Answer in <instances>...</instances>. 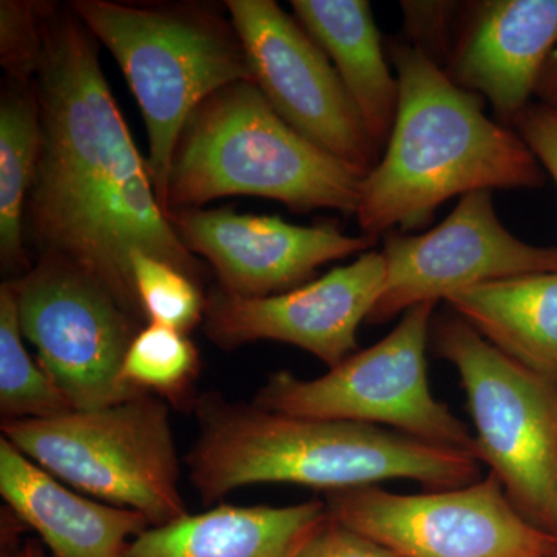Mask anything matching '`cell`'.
<instances>
[{"label": "cell", "mask_w": 557, "mask_h": 557, "mask_svg": "<svg viewBox=\"0 0 557 557\" xmlns=\"http://www.w3.org/2000/svg\"><path fill=\"white\" fill-rule=\"evenodd\" d=\"M35 87L40 149L25 203V245L36 259H61L86 271L148 324L132 271L135 251L201 285L209 271L166 219L148 160L102 73L100 42L70 3L47 2Z\"/></svg>", "instance_id": "6da1fadb"}, {"label": "cell", "mask_w": 557, "mask_h": 557, "mask_svg": "<svg viewBox=\"0 0 557 557\" xmlns=\"http://www.w3.org/2000/svg\"><path fill=\"white\" fill-rule=\"evenodd\" d=\"M199 435L186 454L189 482L207 505L259 483L333 491L413 480L429 491L480 480V461L373 424L270 412L215 392L193 406Z\"/></svg>", "instance_id": "7a4b0ae2"}, {"label": "cell", "mask_w": 557, "mask_h": 557, "mask_svg": "<svg viewBox=\"0 0 557 557\" xmlns=\"http://www.w3.org/2000/svg\"><path fill=\"white\" fill-rule=\"evenodd\" d=\"M397 70V120L380 163L362 182V236L421 230L440 205L478 190L537 189L545 172L522 137L487 119L483 98L458 87L412 42L388 44Z\"/></svg>", "instance_id": "3957f363"}, {"label": "cell", "mask_w": 557, "mask_h": 557, "mask_svg": "<svg viewBox=\"0 0 557 557\" xmlns=\"http://www.w3.org/2000/svg\"><path fill=\"white\" fill-rule=\"evenodd\" d=\"M364 177L293 131L252 81H239L212 94L186 121L161 208L166 214L251 196L293 212L355 214Z\"/></svg>", "instance_id": "277c9868"}, {"label": "cell", "mask_w": 557, "mask_h": 557, "mask_svg": "<svg viewBox=\"0 0 557 557\" xmlns=\"http://www.w3.org/2000/svg\"><path fill=\"white\" fill-rule=\"evenodd\" d=\"M70 7L119 62L138 102L161 205L175 145L194 110L223 87L252 81L239 33L215 3L73 0Z\"/></svg>", "instance_id": "5b68a950"}, {"label": "cell", "mask_w": 557, "mask_h": 557, "mask_svg": "<svg viewBox=\"0 0 557 557\" xmlns=\"http://www.w3.org/2000/svg\"><path fill=\"white\" fill-rule=\"evenodd\" d=\"M171 406L149 394L94 410L2 421L3 438L72 490L134 509L150 527L188 516Z\"/></svg>", "instance_id": "8992f818"}, {"label": "cell", "mask_w": 557, "mask_h": 557, "mask_svg": "<svg viewBox=\"0 0 557 557\" xmlns=\"http://www.w3.org/2000/svg\"><path fill=\"white\" fill-rule=\"evenodd\" d=\"M434 347L460 375L475 458L516 509L557 534V386L502 354L457 313L434 322Z\"/></svg>", "instance_id": "52a82bcc"}, {"label": "cell", "mask_w": 557, "mask_h": 557, "mask_svg": "<svg viewBox=\"0 0 557 557\" xmlns=\"http://www.w3.org/2000/svg\"><path fill=\"white\" fill-rule=\"evenodd\" d=\"M435 306L420 304L406 311L386 338L318 379L278 370L252 405L285 416L387 428L475 457L474 435L429 386L426 348Z\"/></svg>", "instance_id": "ba28073f"}, {"label": "cell", "mask_w": 557, "mask_h": 557, "mask_svg": "<svg viewBox=\"0 0 557 557\" xmlns=\"http://www.w3.org/2000/svg\"><path fill=\"white\" fill-rule=\"evenodd\" d=\"M10 282L22 335L73 410L108 408L141 394L124 383L121 369L146 324L100 281L65 260L39 258Z\"/></svg>", "instance_id": "9c48e42d"}, {"label": "cell", "mask_w": 557, "mask_h": 557, "mask_svg": "<svg viewBox=\"0 0 557 557\" xmlns=\"http://www.w3.org/2000/svg\"><path fill=\"white\" fill-rule=\"evenodd\" d=\"M329 518L399 557H556L557 539L516 509L494 474L423 494L379 486L325 494Z\"/></svg>", "instance_id": "30bf717a"}, {"label": "cell", "mask_w": 557, "mask_h": 557, "mask_svg": "<svg viewBox=\"0 0 557 557\" xmlns=\"http://www.w3.org/2000/svg\"><path fill=\"white\" fill-rule=\"evenodd\" d=\"M252 81L293 131L368 175L381 160L327 54L274 0H226Z\"/></svg>", "instance_id": "8fae6325"}, {"label": "cell", "mask_w": 557, "mask_h": 557, "mask_svg": "<svg viewBox=\"0 0 557 557\" xmlns=\"http://www.w3.org/2000/svg\"><path fill=\"white\" fill-rule=\"evenodd\" d=\"M381 255L386 282L369 324H384L475 285L557 271V247H534L512 236L497 218L493 190L460 197L448 218L428 233L387 234Z\"/></svg>", "instance_id": "7c38bea8"}, {"label": "cell", "mask_w": 557, "mask_h": 557, "mask_svg": "<svg viewBox=\"0 0 557 557\" xmlns=\"http://www.w3.org/2000/svg\"><path fill=\"white\" fill-rule=\"evenodd\" d=\"M384 282L383 255L368 251L350 265L269 298H242L214 285L207 292L201 324L223 350L276 341L302 348L333 369L357 350L359 325L368 322Z\"/></svg>", "instance_id": "4fadbf2b"}, {"label": "cell", "mask_w": 557, "mask_h": 557, "mask_svg": "<svg viewBox=\"0 0 557 557\" xmlns=\"http://www.w3.org/2000/svg\"><path fill=\"white\" fill-rule=\"evenodd\" d=\"M172 228L194 256L207 259L218 285L242 298H269L309 284L319 267L364 255L376 240L347 236L333 223L300 226L276 215L233 208L168 211Z\"/></svg>", "instance_id": "5bb4252c"}, {"label": "cell", "mask_w": 557, "mask_h": 557, "mask_svg": "<svg viewBox=\"0 0 557 557\" xmlns=\"http://www.w3.org/2000/svg\"><path fill=\"white\" fill-rule=\"evenodd\" d=\"M556 46L557 0L468 2L445 72L461 89L485 98L498 123L515 127Z\"/></svg>", "instance_id": "9a60e30c"}, {"label": "cell", "mask_w": 557, "mask_h": 557, "mask_svg": "<svg viewBox=\"0 0 557 557\" xmlns=\"http://www.w3.org/2000/svg\"><path fill=\"white\" fill-rule=\"evenodd\" d=\"M0 494L16 518L39 534L50 557H126L132 541L150 528L134 509L70 490L3 437Z\"/></svg>", "instance_id": "2e32d148"}, {"label": "cell", "mask_w": 557, "mask_h": 557, "mask_svg": "<svg viewBox=\"0 0 557 557\" xmlns=\"http://www.w3.org/2000/svg\"><path fill=\"white\" fill-rule=\"evenodd\" d=\"M324 500L288 507H219L150 527L126 557H296L325 519Z\"/></svg>", "instance_id": "e0dca14e"}, {"label": "cell", "mask_w": 557, "mask_h": 557, "mask_svg": "<svg viewBox=\"0 0 557 557\" xmlns=\"http://www.w3.org/2000/svg\"><path fill=\"white\" fill-rule=\"evenodd\" d=\"M299 24L327 54L370 137L386 149L397 120L398 81L392 76L381 33L366 0H292Z\"/></svg>", "instance_id": "ac0fdd59"}, {"label": "cell", "mask_w": 557, "mask_h": 557, "mask_svg": "<svg viewBox=\"0 0 557 557\" xmlns=\"http://www.w3.org/2000/svg\"><path fill=\"white\" fill-rule=\"evenodd\" d=\"M446 302L502 354L557 386V271L475 285Z\"/></svg>", "instance_id": "d6986e66"}, {"label": "cell", "mask_w": 557, "mask_h": 557, "mask_svg": "<svg viewBox=\"0 0 557 557\" xmlns=\"http://www.w3.org/2000/svg\"><path fill=\"white\" fill-rule=\"evenodd\" d=\"M40 149V116L35 81L5 79L0 95V262L10 278L32 269L25 245V203Z\"/></svg>", "instance_id": "ffe728a7"}, {"label": "cell", "mask_w": 557, "mask_h": 557, "mask_svg": "<svg viewBox=\"0 0 557 557\" xmlns=\"http://www.w3.org/2000/svg\"><path fill=\"white\" fill-rule=\"evenodd\" d=\"M69 399L24 346L16 296L0 287V413L5 420H40L72 412Z\"/></svg>", "instance_id": "44dd1931"}, {"label": "cell", "mask_w": 557, "mask_h": 557, "mask_svg": "<svg viewBox=\"0 0 557 557\" xmlns=\"http://www.w3.org/2000/svg\"><path fill=\"white\" fill-rule=\"evenodd\" d=\"M201 370L200 354L189 335L146 324L132 341L121 379L141 394L164 399L175 409H193Z\"/></svg>", "instance_id": "7402d4cb"}, {"label": "cell", "mask_w": 557, "mask_h": 557, "mask_svg": "<svg viewBox=\"0 0 557 557\" xmlns=\"http://www.w3.org/2000/svg\"><path fill=\"white\" fill-rule=\"evenodd\" d=\"M132 271L148 324L166 325L189 335L203 322L207 293L199 282L141 251L132 255Z\"/></svg>", "instance_id": "603a6c76"}, {"label": "cell", "mask_w": 557, "mask_h": 557, "mask_svg": "<svg viewBox=\"0 0 557 557\" xmlns=\"http://www.w3.org/2000/svg\"><path fill=\"white\" fill-rule=\"evenodd\" d=\"M47 2H0V62L7 79L32 84L42 51V17Z\"/></svg>", "instance_id": "cb8c5ba5"}, {"label": "cell", "mask_w": 557, "mask_h": 557, "mask_svg": "<svg viewBox=\"0 0 557 557\" xmlns=\"http://www.w3.org/2000/svg\"><path fill=\"white\" fill-rule=\"evenodd\" d=\"M405 28L410 42L420 47L440 67L448 62L453 47L454 17L460 13L456 2H401Z\"/></svg>", "instance_id": "d4e9b609"}, {"label": "cell", "mask_w": 557, "mask_h": 557, "mask_svg": "<svg viewBox=\"0 0 557 557\" xmlns=\"http://www.w3.org/2000/svg\"><path fill=\"white\" fill-rule=\"evenodd\" d=\"M296 557H399L379 542L362 536L332 518L310 534Z\"/></svg>", "instance_id": "484cf974"}, {"label": "cell", "mask_w": 557, "mask_h": 557, "mask_svg": "<svg viewBox=\"0 0 557 557\" xmlns=\"http://www.w3.org/2000/svg\"><path fill=\"white\" fill-rule=\"evenodd\" d=\"M515 129L557 185V115L541 104H530Z\"/></svg>", "instance_id": "4316f807"}, {"label": "cell", "mask_w": 557, "mask_h": 557, "mask_svg": "<svg viewBox=\"0 0 557 557\" xmlns=\"http://www.w3.org/2000/svg\"><path fill=\"white\" fill-rule=\"evenodd\" d=\"M536 97L541 106L557 115V46L549 54L547 64L542 70L536 87Z\"/></svg>", "instance_id": "83f0119b"}, {"label": "cell", "mask_w": 557, "mask_h": 557, "mask_svg": "<svg viewBox=\"0 0 557 557\" xmlns=\"http://www.w3.org/2000/svg\"><path fill=\"white\" fill-rule=\"evenodd\" d=\"M2 557H50L47 555L46 549H44V544L35 541V539H27V541L22 542V544L17 545L13 549H7V553L3 552Z\"/></svg>", "instance_id": "f1b7e54d"}, {"label": "cell", "mask_w": 557, "mask_h": 557, "mask_svg": "<svg viewBox=\"0 0 557 557\" xmlns=\"http://www.w3.org/2000/svg\"><path fill=\"white\" fill-rule=\"evenodd\" d=\"M556 539H557V534H556ZM556 557H557V555H556Z\"/></svg>", "instance_id": "f546056e"}]
</instances>
